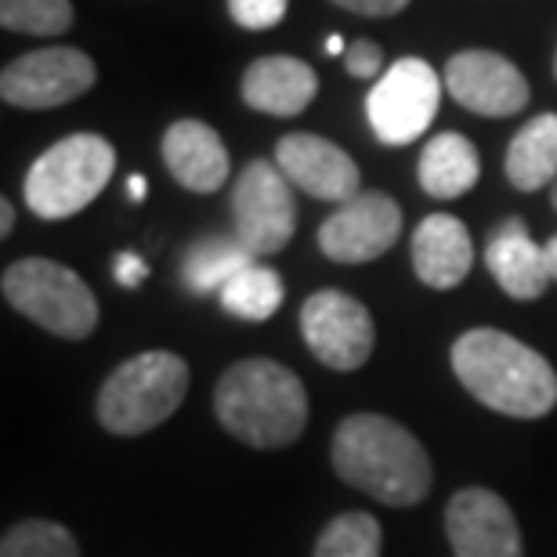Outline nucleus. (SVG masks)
<instances>
[{
    "label": "nucleus",
    "mask_w": 557,
    "mask_h": 557,
    "mask_svg": "<svg viewBox=\"0 0 557 557\" xmlns=\"http://www.w3.org/2000/svg\"><path fill=\"white\" fill-rule=\"evenodd\" d=\"M456 381L493 413L540 420L557 406V373L536 348L504 330H467L449 351Z\"/></svg>",
    "instance_id": "nucleus-2"
},
{
    "label": "nucleus",
    "mask_w": 557,
    "mask_h": 557,
    "mask_svg": "<svg viewBox=\"0 0 557 557\" xmlns=\"http://www.w3.org/2000/svg\"><path fill=\"white\" fill-rule=\"evenodd\" d=\"M403 236V210L387 193H359L322 221L319 247L337 264H366L384 258Z\"/></svg>",
    "instance_id": "nucleus-11"
},
{
    "label": "nucleus",
    "mask_w": 557,
    "mask_h": 557,
    "mask_svg": "<svg viewBox=\"0 0 557 557\" xmlns=\"http://www.w3.org/2000/svg\"><path fill=\"white\" fill-rule=\"evenodd\" d=\"M384 529L366 510L337 515L315 540V557H381Z\"/></svg>",
    "instance_id": "nucleus-23"
},
{
    "label": "nucleus",
    "mask_w": 557,
    "mask_h": 557,
    "mask_svg": "<svg viewBox=\"0 0 557 557\" xmlns=\"http://www.w3.org/2000/svg\"><path fill=\"white\" fill-rule=\"evenodd\" d=\"M445 87L463 109L504 120L529 106V81L515 62L496 51H460L445 65Z\"/></svg>",
    "instance_id": "nucleus-13"
},
{
    "label": "nucleus",
    "mask_w": 557,
    "mask_h": 557,
    "mask_svg": "<svg viewBox=\"0 0 557 557\" xmlns=\"http://www.w3.org/2000/svg\"><path fill=\"white\" fill-rule=\"evenodd\" d=\"M275 166L286 174L289 185L322 203H348L362 193V174L351 156L319 135L278 138Z\"/></svg>",
    "instance_id": "nucleus-14"
},
{
    "label": "nucleus",
    "mask_w": 557,
    "mask_h": 557,
    "mask_svg": "<svg viewBox=\"0 0 557 557\" xmlns=\"http://www.w3.org/2000/svg\"><path fill=\"white\" fill-rule=\"evenodd\" d=\"M232 221H236V239L253 258H272L294 239V185L272 160H253L243 166L236 188H232Z\"/></svg>",
    "instance_id": "nucleus-7"
},
{
    "label": "nucleus",
    "mask_w": 557,
    "mask_h": 557,
    "mask_svg": "<svg viewBox=\"0 0 557 557\" xmlns=\"http://www.w3.org/2000/svg\"><path fill=\"white\" fill-rule=\"evenodd\" d=\"M300 337L322 366L337 373L362 370L373 355L376 326L370 308L344 289H319L300 308Z\"/></svg>",
    "instance_id": "nucleus-9"
},
{
    "label": "nucleus",
    "mask_w": 557,
    "mask_h": 557,
    "mask_svg": "<svg viewBox=\"0 0 557 557\" xmlns=\"http://www.w3.org/2000/svg\"><path fill=\"white\" fill-rule=\"evenodd\" d=\"M417 177H420V188L431 199H456L478 185L482 160H478V149L463 135L445 131V135L423 145Z\"/></svg>",
    "instance_id": "nucleus-19"
},
{
    "label": "nucleus",
    "mask_w": 557,
    "mask_h": 557,
    "mask_svg": "<svg viewBox=\"0 0 557 557\" xmlns=\"http://www.w3.org/2000/svg\"><path fill=\"white\" fill-rule=\"evenodd\" d=\"M330 460L341 482L387 507H417L431 493V456L409 428L381 413H351L333 431Z\"/></svg>",
    "instance_id": "nucleus-1"
},
{
    "label": "nucleus",
    "mask_w": 557,
    "mask_h": 557,
    "mask_svg": "<svg viewBox=\"0 0 557 557\" xmlns=\"http://www.w3.org/2000/svg\"><path fill=\"white\" fill-rule=\"evenodd\" d=\"M188 362L174 351H141L120 362L98 392V423L109 434L135 438L182 409L188 395Z\"/></svg>",
    "instance_id": "nucleus-4"
},
{
    "label": "nucleus",
    "mask_w": 557,
    "mask_h": 557,
    "mask_svg": "<svg viewBox=\"0 0 557 557\" xmlns=\"http://www.w3.org/2000/svg\"><path fill=\"white\" fill-rule=\"evenodd\" d=\"M4 300L18 315L65 341L91 337L98 326V300L73 269L48 258H26L4 269Z\"/></svg>",
    "instance_id": "nucleus-6"
},
{
    "label": "nucleus",
    "mask_w": 557,
    "mask_h": 557,
    "mask_svg": "<svg viewBox=\"0 0 557 557\" xmlns=\"http://www.w3.org/2000/svg\"><path fill=\"white\" fill-rule=\"evenodd\" d=\"M554 76H557V59H554Z\"/></svg>",
    "instance_id": "nucleus-35"
},
{
    "label": "nucleus",
    "mask_w": 557,
    "mask_h": 557,
    "mask_svg": "<svg viewBox=\"0 0 557 557\" xmlns=\"http://www.w3.org/2000/svg\"><path fill=\"white\" fill-rule=\"evenodd\" d=\"M507 182L518 193H536L557 182V113H543L529 120L507 145L504 156Z\"/></svg>",
    "instance_id": "nucleus-20"
},
{
    "label": "nucleus",
    "mask_w": 557,
    "mask_h": 557,
    "mask_svg": "<svg viewBox=\"0 0 557 557\" xmlns=\"http://www.w3.org/2000/svg\"><path fill=\"white\" fill-rule=\"evenodd\" d=\"M550 203H554V210H557V182L550 185Z\"/></svg>",
    "instance_id": "nucleus-34"
},
{
    "label": "nucleus",
    "mask_w": 557,
    "mask_h": 557,
    "mask_svg": "<svg viewBox=\"0 0 557 557\" xmlns=\"http://www.w3.org/2000/svg\"><path fill=\"white\" fill-rule=\"evenodd\" d=\"M485 264L493 278L499 283L507 297L515 300H540L554 283L550 264H547V247H540L529 236L525 221L510 218L496 228V236L485 247Z\"/></svg>",
    "instance_id": "nucleus-17"
},
{
    "label": "nucleus",
    "mask_w": 557,
    "mask_h": 557,
    "mask_svg": "<svg viewBox=\"0 0 557 557\" xmlns=\"http://www.w3.org/2000/svg\"><path fill=\"white\" fill-rule=\"evenodd\" d=\"M547 264H550L554 283H557V236H550V243H547Z\"/></svg>",
    "instance_id": "nucleus-32"
},
{
    "label": "nucleus",
    "mask_w": 557,
    "mask_h": 557,
    "mask_svg": "<svg viewBox=\"0 0 557 557\" xmlns=\"http://www.w3.org/2000/svg\"><path fill=\"white\" fill-rule=\"evenodd\" d=\"M98 81L95 62L76 48H44L8 62L0 98L15 109H59L87 95Z\"/></svg>",
    "instance_id": "nucleus-10"
},
{
    "label": "nucleus",
    "mask_w": 557,
    "mask_h": 557,
    "mask_svg": "<svg viewBox=\"0 0 557 557\" xmlns=\"http://www.w3.org/2000/svg\"><path fill=\"white\" fill-rule=\"evenodd\" d=\"M116 171V149L102 135H70L54 141L26 174V203L44 221H65L102 196Z\"/></svg>",
    "instance_id": "nucleus-5"
},
{
    "label": "nucleus",
    "mask_w": 557,
    "mask_h": 557,
    "mask_svg": "<svg viewBox=\"0 0 557 557\" xmlns=\"http://www.w3.org/2000/svg\"><path fill=\"white\" fill-rule=\"evenodd\" d=\"M344 65H348L351 76L359 81H381L384 76V51L376 48L373 40H355L348 54H344Z\"/></svg>",
    "instance_id": "nucleus-27"
},
{
    "label": "nucleus",
    "mask_w": 557,
    "mask_h": 557,
    "mask_svg": "<svg viewBox=\"0 0 557 557\" xmlns=\"http://www.w3.org/2000/svg\"><path fill=\"white\" fill-rule=\"evenodd\" d=\"M11 228H15V203L0 199V236H11Z\"/></svg>",
    "instance_id": "nucleus-30"
},
{
    "label": "nucleus",
    "mask_w": 557,
    "mask_h": 557,
    "mask_svg": "<svg viewBox=\"0 0 557 557\" xmlns=\"http://www.w3.org/2000/svg\"><path fill=\"white\" fill-rule=\"evenodd\" d=\"M113 275H116V283H120V286L135 289V286L141 283V278L149 275V269H145V261H141V258H135V253H120Z\"/></svg>",
    "instance_id": "nucleus-29"
},
{
    "label": "nucleus",
    "mask_w": 557,
    "mask_h": 557,
    "mask_svg": "<svg viewBox=\"0 0 557 557\" xmlns=\"http://www.w3.org/2000/svg\"><path fill=\"white\" fill-rule=\"evenodd\" d=\"M214 413L221 428L250 449H286L305 434L308 392L283 362L243 359L218 381Z\"/></svg>",
    "instance_id": "nucleus-3"
},
{
    "label": "nucleus",
    "mask_w": 557,
    "mask_h": 557,
    "mask_svg": "<svg viewBox=\"0 0 557 557\" xmlns=\"http://www.w3.org/2000/svg\"><path fill=\"white\" fill-rule=\"evenodd\" d=\"M333 4L344 11H355V15H366V18H392L398 11L409 8V0H333Z\"/></svg>",
    "instance_id": "nucleus-28"
},
{
    "label": "nucleus",
    "mask_w": 557,
    "mask_h": 557,
    "mask_svg": "<svg viewBox=\"0 0 557 557\" xmlns=\"http://www.w3.org/2000/svg\"><path fill=\"white\" fill-rule=\"evenodd\" d=\"M319 76L294 54H264L243 73V102L264 116H300L315 102Z\"/></svg>",
    "instance_id": "nucleus-16"
},
{
    "label": "nucleus",
    "mask_w": 557,
    "mask_h": 557,
    "mask_svg": "<svg viewBox=\"0 0 557 557\" xmlns=\"http://www.w3.org/2000/svg\"><path fill=\"white\" fill-rule=\"evenodd\" d=\"M228 15L243 29H272L286 15V0H228Z\"/></svg>",
    "instance_id": "nucleus-26"
},
{
    "label": "nucleus",
    "mask_w": 557,
    "mask_h": 557,
    "mask_svg": "<svg viewBox=\"0 0 557 557\" xmlns=\"http://www.w3.org/2000/svg\"><path fill=\"white\" fill-rule=\"evenodd\" d=\"M163 163L188 193H218L228 182V149L203 120H177L163 135Z\"/></svg>",
    "instance_id": "nucleus-15"
},
{
    "label": "nucleus",
    "mask_w": 557,
    "mask_h": 557,
    "mask_svg": "<svg viewBox=\"0 0 557 557\" xmlns=\"http://www.w3.org/2000/svg\"><path fill=\"white\" fill-rule=\"evenodd\" d=\"M250 264H253V253L243 247L239 239L218 236V239L196 243V247L185 253L182 278L196 297H207V294H221L228 278L239 275L243 269H250Z\"/></svg>",
    "instance_id": "nucleus-21"
},
{
    "label": "nucleus",
    "mask_w": 557,
    "mask_h": 557,
    "mask_svg": "<svg viewBox=\"0 0 557 557\" xmlns=\"http://www.w3.org/2000/svg\"><path fill=\"white\" fill-rule=\"evenodd\" d=\"M442 102V81L423 59H398L392 70L370 87L366 116L376 141L409 145L431 127Z\"/></svg>",
    "instance_id": "nucleus-8"
},
{
    "label": "nucleus",
    "mask_w": 557,
    "mask_h": 557,
    "mask_svg": "<svg viewBox=\"0 0 557 557\" xmlns=\"http://www.w3.org/2000/svg\"><path fill=\"white\" fill-rule=\"evenodd\" d=\"M0 22L11 33L59 37L73 26V4L70 0H0Z\"/></svg>",
    "instance_id": "nucleus-25"
},
{
    "label": "nucleus",
    "mask_w": 557,
    "mask_h": 557,
    "mask_svg": "<svg viewBox=\"0 0 557 557\" xmlns=\"http://www.w3.org/2000/svg\"><path fill=\"white\" fill-rule=\"evenodd\" d=\"M0 557H81V543L59 521H18L0 540Z\"/></svg>",
    "instance_id": "nucleus-24"
},
{
    "label": "nucleus",
    "mask_w": 557,
    "mask_h": 557,
    "mask_svg": "<svg viewBox=\"0 0 557 557\" xmlns=\"http://www.w3.org/2000/svg\"><path fill=\"white\" fill-rule=\"evenodd\" d=\"M474 264L471 232L460 218L431 214L413 232V272L423 286L453 289L460 286Z\"/></svg>",
    "instance_id": "nucleus-18"
},
{
    "label": "nucleus",
    "mask_w": 557,
    "mask_h": 557,
    "mask_svg": "<svg viewBox=\"0 0 557 557\" xmlns=\"http://www.w3.org/2000/svg\"><path fill=\"white\" fill-rule=\"evenodd\" d=\"M127 196L135 199V203H141V199H145V177H141V174H135V177L127 182Z\"/></svg>",
    "instance_id": "nucleus-31"
},
{
    "label": "nucleus",
    "mask_w": 557,
    "mask_h": 557,
    "mask_svg": "<svg viewBox=\"0 0 557 557\" xmlns=\"http://www.w3.org/2000/svg\"><path fill=\"white\" fill-rule=\"evenodd\" d=\"M326 51H330V54H348V48H344V40H341V37H330V40H326Z\"/></svg>",
    "instance_id": "nucleus-33"
},
{
    "label": "nucleus",
    "mask_w": 557,
    "mask_h": 557,
    "mask_svg": "<svg viewBox=\"0 0 557 557\" xmlns=\"http://www.w3.org/2000/svg\"><path fill=\"white\" fill-rule=\"evenodd\" d=\"M445 536L456 557H525L515 510L493 488H460L445 507Z\"/></svg>",
    "instance_id": "nucleus-12"
},
{
    "label": "nucleus",
    "mask_w": 557,
    "mask_h": 557,
    "mask_svg": "<svg viewBox=\"0 0 557 557\" xmlns=\"http://www.w3.org/2000/svg\"><path fill=\"white\" fill-rule=\"evenodd\" d=\"M218 297L228 315H236L243 322H269L275 311L283 308L286 289L275 269L250 264V269H243L239 275H232Z\"/></svg>",
    "instance_id": "nucleus-22"
}]
</instances>
